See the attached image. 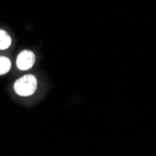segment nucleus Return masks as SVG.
Listing matches in <instances>:
<instances>
[{"mask_svg": "<svg viewBox=\"0 0 156 156\" xmlns=\"http://www.w3.org/2000/svg\"><path fill=\"white\" fill-rule=\"evenodd\" d=\"M36 60L35 54L30 51H23L17 57V66L21 70H27L33 66Z\"/></svg>", "mask_w": 156, "mask_h": 156, "instance_id": "nucleus-2", "label": "nucleus"}, {"mask_svg": "<svg viewBox=\"0 0 156 156\" xmlns=\"http://www.w3.org/2000/svg\"><path fill=\"white\" fill-rule=\"evenodd\" d=\"M11 44V38L9 35L4 31L0 30V50H6Z\"/></svg>", "mask_w": 156, "mask_h": 156, "instance_id": "nucleus-3", "label": "nucleus"}, {"mask_svg": "<svg viewBox=\"0 0 156 156\" xmlns=\"http://www.w3.org/2000/svg\"><path fill=\"white\" fill-rule=\"evenodd\" d=\"M37 79L33 75H25L14 83V91L21 96H29L37 89Z\"/></svg>", "mask_w": 156, "mask_h": 156, "instance_id": "nucleus-1", "label": "nucleus"}, {"mask_svg": "<svg viewBox=\"0 0 156 156\" xmlns=\"http://www.w3.org/2000/svg\"><path fill=\"white\" fill-rule=\"evenodd\" d=\"M10 66L11 64L9 59H8L7 57H3V56H0V75H4L7 72H9Z\"/></svg>", "mask_w": 156, "mask_h": 156, "instance_id": "nucleus-4", "label": "nucleus"}]
</instances>
